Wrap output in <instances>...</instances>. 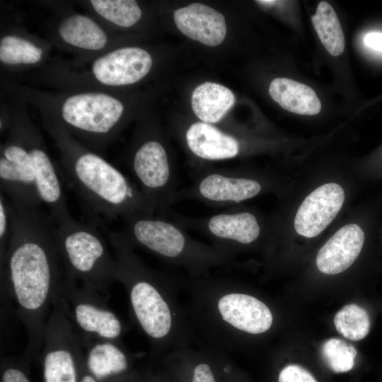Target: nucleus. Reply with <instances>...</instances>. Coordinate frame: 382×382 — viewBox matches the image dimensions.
Masks as SVG:
<instances>
[{"label":"nucleus","instance_id":"nucleus-9","mask_svg":"<svg viewBox=\"0 0 382 382\" xmlns=\"http://www.w3.org/2000/svg\"><path fill=\"white\" fill-rule=\"evenodd\" d=\"M262 183L248 173L231 169H200L194 173L192 184L178 190L172 204L192 199L214 207H231L258 195Z\"/></svg>","mask_w":382,"mask_h":382},{"label":"nucleus","instance_id":"nucleus-28","mask_svg":"<svg viewBox=\"0 0 382 382\" xmlns=\"http://www.w3.org/2000/svg\"><path fill=\"white\" fill-rule=\"evenodd\" d=\"M28 362L21 359L5 358L1 361V382H31L26 371Z\"/></svg>","mask_w":382,"mask_h":382},{"label":"nucleus","instance_id":"nucleus-29","mask_svg":"<svg viewBox=\"0 0 382 382\" xmlns=\"http://www.w3.org/2000/svg\"><path fill=\"white\" fill-rule=\"evenodd\" d=\"M11 232L10 205L8 197L0 192V254L3 261Z\"/></svg>","mask_w":382,"mask_h":382},{"label":"nucleus","instance_id":"nucleus-32","mask_svg":"<svg viewBox=\"0 0 382 382\" xmlns=\"http://www.w3.org/2000/svg\"><path fill=\"white\" fill-rule=\"evenodd\" d=\"M78 382H98L88 371L86 367L84 353H83L79 361V376Z\"/></svg>","mask_w":382,"mask_h":382},{"label":"nucleus","instance_id":"nucleus-12","mask_svg":"<svg viewBox=\"0 0 382 382\" xmlns=\"http://www.w3.org/2000/svg\"><path fill=\"white\" fill-rule=\"evenodd\" d=\"M79 336V335H78ZM79 337L88 371L98 382H142L145 370L120 341Z\"/></svg>","mask_w":382,"mask_h":382},{"label":"nucleus","instance_id":"nucleus-24","mask_svg":"<svg viewBox=\"0 0 382 382\" xmlns=\"http://www.w3.org/2000/svg\"><path fill=\"white\" fill-rule=\"evenodd\" d=\"M94 10L103 18L121 27H130L141 17V11L133 0H92Z\"/></svg>","mask_w":382,"mask_h":382},{"label":"nucleus","instance_id":"nucleus-25","mask_svg":"<svg viewBox=\"0 0 382 382\" xmlns=\"http://www.w3.org/2000/svg\"><path fill=\"white\" fill-rule=\"evenodd\" d=\"M334 324L339 333L354 341L364 338L370 329L367 312L356 304H349L341 308L334 318Z\"/></svg>","mask_w":382,"mask_h":382},{"label":"nucleus","instance_id":"nucleus-14","mask_svg":"<svg viewBox=\"0 0 382 382\" xmlns=\"http://www.w3.org/2000/svg\"><path fill=\"white\" fill-rule=\"evenodd\" d=\"M156 370L169 382H222L210 351L187 346L162 355Z\"/></svg>","mask_w":382,"mask_h":382},{"label":"nucleus","instance_id":"nucleus-26","mask_svg":"<svg viewBox=\"0 0 382 382\" xmlns=\"http://www.w3.org/2000/svg\"><path fill=\"white\" fill-rule=\"evenodd\" d=\"M42 50L31 42L15 35L1 37L0 41V60L9 65L30 64L38 62Z\"/></svg>","mask_w":382,"mask_h":382},{"label":"nucleus","instance_id":"nucleus-1","mask_svg":"<svg viewBox=\"0 0 382 382\" xmlns=\"http://www.w3.org/2000/svg\"><path fill=\"white\" fill-rule=\"evenodd\" d=\"M8 201L11 232L1 262V278L26 331L28 345L22 357L29 362L42 350L48 311L65 274L51 218L40 208Z\"/></svg>","mask_w":382,"mask_h":382},{"label":"nucleus","instance_id":"nucleus-6","mask_svg":"<svg viewBox=\"0 0 382 382\" xmlns=\"http://www.w3.org/2000/svg\"><path fill=\"white\" fill-rule=\"evenodd\" d=\"M53 235L65 276L107 299L117 282V261L98 229L72 218L54 225Z\"/></svg>","mask_w":382,"mask_h":382},{"label":"nucleus","instance_id":"nucleus-7","mask_svg":"<svg viewBox=\"0 0 382 382\" xmlns=\"http://www.w3.org/2000/svg\"><path fill=\"white\" fill-rule=\"evenodd\" d=\"M105 301L93 289L64 274L53 306L65 313L80 337L120 341L128 326Z\"/></svg>","mask_w":382,"mask_h":382},{"label":"nucleus","instance_id":"nucleus-30","mask_svg":"<svg viewBox=\"0 0 382 382\" xmlns=\"http://www.w3.org/2000/svg\"><path fill=\"white\" fill-rule=\"evenodd\" d=\"M278 382H318L306 369L296 364L284 367L279 374Z\"/></svg>","mask_w":382,"mask_h":382},{"label":"nucleus","instance_id":"nucleus-23","mask_svg":"<svg viewBox=\"0 0 382 382\" xmlns=\"http://www.w3.org/2000/svg\"><path fill=\"white\" fill-rule=\"evenodd\" d=\"M312 23L327 51L332 56L341 54L345 46V36L332 6L326 1H320L312 16Z\"/></svg>","mask_w":382,"mask_h":382},{"label":"nucleus","instance_id":"nucleus-31","mask_svg":"<svg viewBox=\"0 0 382 382\" xmlns=\"http://www.w3.org/2000/svg\"><path fill=\"white\" fill-rule=\"evenodd\" d=\"M364 42L369 47L382 52V33L371 32L366 34Z\"/></svg>","mask_w":382,"mask_h":382},{"label":"nucleus","instance_id":"nucleus-3","mask_svg":"<svg viewBox=\"0 0 382 382\" xmlns=\"http://www.w3.org/2000/svg\"><path fill=\"white\" fill-rule=\"evenodd\" d=\"M189 296L185 311L195 334L205 345L231 351L241 336L269 331L274 322L270 307L261 299L244 292L231 279L178 278Z\"/></svg>","mask_w":382,"mask_h":382},{"label":"nucleus","instance_id":"nucleus-8","mask_svg":"<svg viewBox=\"0 0 382 382\" xmlns=\"http://www.w3.org/2000/svg\"><path fill=\"white\" fill-rule=\"evenodd\" d=\"M163 216L185 229L201 233L212 246L232 257L237 251L255 244L262 235L260 219L253 212L231 207L201 217L182 215L168 208Z\"/></svg>","mask_w":382,"mask_h":382},{"label":"nucleus","instance_id":"nucleus-13","mask_svg":"<svg viewBox=\"0 0 382 382\" xmlns=\"http://www.w3.org/2000/svg\"><path fill=\"white\" fill-rule=\"evenodd\" d=\"M0 190L8 199L27 207L40 208L36 172L24 144H7L0 157Z\"/></svg>","mask_w":382,"mask_h":382},{"label":"nucleus","instance_id":"nucleus-4","mask_svg":"<svg viewBox=\"0 0 382 382\" xmlns=\"http://www.w3.org/2000/svg\"><path fill=\"white\" fill-rule=\"evenodd\" d=\"M58 134L66 175L93 214L122 221L138 214H155L154 207L123 173L97 154Z\"/></svg>","mask_w":382,"mask_h":382},{"label":"nucleus","instance_id":"nucleus-33","mask_svg":"<svg viewBox=\"0 0 382 382\" xmlns=\"http://www.w3.org/2000/svg\"><path fill=\"white\" fill-rule=\"evenodd\" d=\"M142 382H169L156 370L148 369L145 371Z\"/></svg>","mask_w":382,"mask_h":382},{"label":"nucleus","instance_id":"nucleus-10","mask_svg":"<svg viewBox=\"0 0 382 382\" xmlns=\"http://www.w3.org/2000/svg\"><path fill=\"white\" fill-rule=\"evenodd\" d=\"M83 353L69 318L58 306H52L42 348L43 382H78Z\"/></svg>","mask_w":382,"mask_h":382},{"label":"nucleus","instance_id":"nucleus-27","mask_svg":"<svg viewBox=\"0 0 382 382\" xmlns=\"http://www.w3.org/2000/svg\"><path fill=\"white\" fill-rule=\"evenodd\" d=\"M322 357L328 367L336 373L346 372L354 365L356 349L346 342L330 338L321 347Z\"/></svg>","mask_w":382,"mask_h":382},{"label":"nucleus","instance_id":"nucleus-34","mask_svg":"<svg viewBox=\"0 0 382 382\" xmlns=\"http://www.w3.org/2000/svg\"><path fill=\"white\" fill-rule=\"evenodd\" d=\"M257 2L263 5L271 6V5L275 4L277 1H257Z\"/></svg>","mask_w":382,"mask_h":382},{"label":"nucleus","instance_id":"nucleus-19","mask_svg":"<svg viewBox=\"0 0 382 382\" xmlns=\"http://www.w3.org/2000/svg\"><path fill=\"white\" fill-rule=\"evenodd\" d=\"M364 243V233L357 224H347L333 234L316 257L318 270L337 274L348 269L358 257Z\"/></svg>","mask_w":382,"mask_h":382},{"label":"nucleus","instance_id":"nucleus-22","mask_svg":"<svg viewBox=\"0 0 382 382\" xmlns=\"http://www.w3.org/2000/svg\"><path fill=\"white\" fill-rule=\"evenodd\" d=\"M58 32L67 44L88 50H100L108 41L106 33L98 23L80 14L64 19L59 24Z\"/></svg>","mask_w":382,"mask_h":382},{"label":"nucleus","instance_id":"nucleus-18","mask_svg":"<svg viewBox=\"0 0 382 382\" xmlns=\"http://www.w3.org/2000/svg\"><path fill=\"white\" fill-rule=\"evenodd\" d=\"M173 18L183 34L205 45H219L225 38L226 25L224 16L207 5L190 4L175 10Z\"/></svg>","mask_w":382,"mask_h":382},{"label":"nucleus","instance_id":"nucleus-15","mask_svg":"<svg viewBox=\"0 0 382 382\" xmlns=\"http://www.w3.org/2000/svg\"><path fill=\"white\" fill-rule=\"evenodd\" d=\"M344 201L345 192L339 184L319 186L299 206L294 223L296 231L306 238L318 236L335 218Z\"/></svg>","mask_w":382,"mask_h":382},{"label":"nucleus","instance_id":"nucleus-17","mask_svg":"<svg viewBox=\"0 0 382 382\" xmlns=\"http://www.w3.org/2000/svg\"><path fill=\"white\" fill-rule=\"evenodd\" d=\"M184 139L191 154L201 161L231 159L242 151V143L238 138L203 122L190 125Z\"/></svg>","mask_w":382,"mask_h":382},{"label":"nucleus","instance_id":"nucleus-20","mask_svg":"<svg viewBox=\"0 0 382 382\" xmlns=\"http://www.w3.org/2000/svg\"><path fill=\"white\" fill-rule=\"evenodd\" d=\"M269 93L281 107L294 113L313 115L321 109L320 100L311 87L290 79L272 80Z\"/></svg>","mask_w":382,"mask_h":382},{"label":"nucleus","instance_id":"nucleus-11","mask_svg":"<svg viewBox=\"0 0 382 382\" xmlns=\"http://www.w3.org/2000/svg\"><path fill=\"white\" fill-rule=\"evenodd\" d=\"M123 104L103 93H83L66 99L61 115L64 122L93 142H104L117 129Z\"/></svg>","mask_w":382,"mask_h":382},{"label":"nucleus","instance_id":"nucleus-16","mask_svg":"<svg viewBox=\"0 0 382 382\" xmlns=\"http://www.w3.org/2000/svg\"><path fill=\"white\" fill-rule=\"evenodd\" d=\"M151 66L152 59L147 51L127 47L98 58L92 65V72L100 83L119 86L140 81L149 73Z\"/></svg>","mask_w":382,"mask_h":382},{"label":"nucleus","instance_id":"nucleus-21","mask_svg":"<svg viewBox=\"0 0 382 382\" xmlns=\"http://www.w3.org/2000/svg\"><path fill=\"white\" fill-rule=\"evenodd\" d=\"M234 103L233 92L214 82H205L197 86L191 97L195 114L202 122L209 124L219 122Z\"/></svg>","mask_w":382,"mask_h":382},{"label":"nucleus","instance_id":"nucleus-2","mask_svg":"<svg viewBox=\"0 0 382 382\" xmlns=\"http://www.w3.org/2000/svg\"><path fill=\"white\" fill-rule=\"evenodd\" d=\"M99 224L114 251L116 281L127 291L131 318L149 341L154 357L190 346L195 335L179 301L178 278L147 267L119 231Z\"/></svg>","mask_w":382,"mask_h":382},{"label":"nucleus","instance_id":"nucleus-5","mask_svg":"<svg viewBox=\"0 0 382 382\" xmlns=\"http://www.w3.org/2000/svg\"><path fill=\"white\" fill-rule=\"evenodd\" d=\"M123 222L119 233L133 248H140L170 265L184 269L190 277H207L213 269L233 263V257L195 240L168 217L138 214Z\"/></svg>","mask_w":382,"mask_h":382}]
</instances>
